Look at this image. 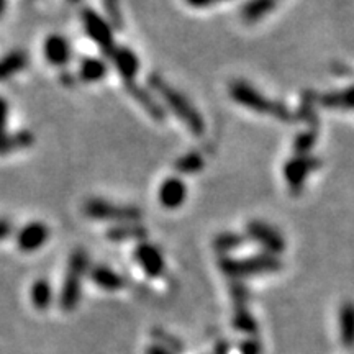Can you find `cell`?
Wrapping results in <instances>:
<instances>
[{
	"mask_svg": "<svg viewBox=\"0 0 354 354\" xmlns=\"http://www.w3.org/2000/svg\"><path fill=\"white\" fill-rule=\"evenodd\" d=\"M149 86L158 92V95L165 100L167 107L174 112V115H177V118L180 122L187 125V128L194 135H203V131H205V122H203L202 115L198 113V110L180 92H177L174 87H171L165 79L159 76H151Z\"/></svg>",
	"mask_w": 354,
	"mask_h": 354,
	"instance_id": "6da1fadb",
	"label": "cell"
},
{
	"mask_svg": "<svg viewBox=\"0 0 354 354\" xmlns=\"http://www.w3.org/2000/svg\"><path fill=\"white\" fill-rule=\"evenodd\" d=\"M230 95L234 102L243 105L245 109L253 110V112L264 113V115H272L277 120L282 122H290L292 115L282 104L269 100L268 97L261 94L259 91H256L253 86L245 81H234L230 86Z\"/></svg>",
	"mask_w": 354,
	"mask_h": 354,
	"instance_id": "7a4b0ae2",
	"label": "cell"
},
{
	"mask_svg": "<svg viewBox=\"0 0 354 354\" xmlns=\"http://www.w3.org/2000/svg\"><path fill=\"white\" fill-rule=\"evenodd\" d=\"M220 268L228 277L243 279L250 276H258V274L276 272L282 268V263L277 256L264 253L240 259L223 258L220 259Z\"/></svg>",
	"mask_w": 354,
	"mask_h": 354,
	"instance_id": "3957f363",
	"label": "cell"
},
{
	"mask_svg": "<svg viewBox=\"0 0 354 354\" xmlns=\"http://www.w3.org/2000/svg\"><path fill=\"white\" fill-rule=\"evenodd\" d=\"M87 266L88 256L86 251L77 250L71 254L68 276L64 279L63 290H61V305H63V308L71 310L77 305L79 297H81V281Z\"/></svg>",
	"mask_w": 354,
	"mask_h": 354,
	"instance_id": "277c9868",
	"label": "cell"
},
{
	"mask_svg": "<svg viewBox=\"0 0 354 354\" xmlns=\"http://www.w3.org/2000/svg\"><path fill=\"white\" fill-rule=\"evenodd\" d=\"M84 214L95 220H110L118 223H138L141 220V210L131 205H117V203L91 198L84 205Z\"/></svg>",
	"mask_w": 354,
	"mask_h": 354,
	"instance_id": "5b68a950",
	"label": "cell"
},
{
	"mask_svg": "<svg viewBox=\"0 0 354 354\" xmlns=\"http://www.w3.org/2000/svg\"><path fill=\"white\" fill-rule=\"evenodd\" d=\"M82 24L87 37L91 38L102 51L107 53V55H112V51L115 50L113 32L109 21L102 19L97 12L86 8V10L82 12Z\"/></svg>",
	"mask_w": 354,
	"mask_h": 354,
	"instance_id": "8992f818",
	"label": "cell"
},
{
	"mask_svg": "<svg viewBox=\"0 0 354 354\" xmlns=\"http://www.w3.org/2000/svg\"><path fill=\"white\" fill-rule=\"evenodd\" d=\"M246 233L251 240L258 243L266 250V253L279 256L286 250V241L282 234L269 223L261 220H253L246 225Z\"/></svg>",
	"mask_w": 354,
	"mask_h": 354,
	"instance_id": "52a82bcc",
	"label": "cell"
},
{
	"mask_svg": "<svg viewBox=\"0 0 354 354\" xmlns=\"http://www.w3.org/2000/svg\"><path fill=\"white\" fill-rule=\"evenodd\" d=\"M318 166L317 159H312L310 156H295L290 161L286 162L284 166V177L287 180V185L294 194H299L304 189L305 180L310 172H312Z\"/></svg>",
	"mask_w": 354,
	"mask_h": 354,
	"instance_id": "ba28073f",
	"label": "cell"
},
{
	"mask_svg": "<svg viewBox=\"0 0 354 354\" xmlns=\"http://www.w3.org/2000/svg\"><path fill=\"white\" fill-rule=\"evenodd\" d=\"M50 240V228L43 221H33L26 225L17 234V245L24 253H35Z\"/></svg>",
	"mask_w": 354,
	"mask_h": 354,
	"instance_id": "9c48e42d",
	"label": "cell"
},
{
	"mask_svg": "<svg viewBox=\"0 0 354 354\" xmlns=\"http://www.w3.org/2000/svg\"><path fill=\"white\" fill-rule=\"evenodd\" d=\"M135 259L140 268L148 274L149 277H159L165 272L166 263L165 256L154 245L149 243H140L135 250Z\"/></svg>",
	"mask_w": 354,
	"mask_h": 354,
	"instance_id": "30bf717a",
	"label": "cell"
},
{
	"mask_svg": "<svg viewBox=\"0 0 354 354\" xmlns=\"http://www.w3.org/2000/svg\"><path fill=\"white\" fill-rule=\"evenodd\" d=\"M159 202L166 209H177L185 202L187 197V187H185L184 180L179 177H167L165 183L159 187Z\"/></svg>",
	"mask_w": 354,
	"mask_h": 354,
	"instance_id": "8fae6325",
	"label": "cell"
},
{
	"mask_svg": "<svg viewBox=\"0 0 354 354\" xmlns=\"http://www.w3.org/2000/svg\"><path fill=\"white\" fill-rule=\"evenodd\" d=\"M110 56H112L115 69L120 73V76L125 79V82L130 84L135 81L136 74H138L140 71L138 56H136L131 50H128V48H123V46L115 48Z\"/></svg>",
	"mask_w": 354,
	"mask_h": 354,
	"instance_id": "7c38bea8",
	"label": "cell"
},
{
	"mask_svg": "<svg viewBox=\"0 0 354 354\" xmlns=\"http://www.w3.org/2000/svg\"><path fill=\"white\" fill-rule=\"evenodd\" d=\"M44 56L53 66H66L71 59L69 41L61 35H50L44 41Z\"/></svg>",
	"mask_w": 354,
	"mask_h": 354,
	"instance_id": "4fadbf2b",
	"label": "cell"
},
{
	"mask_svg": "<svg viewBox=\"0 0 354 354\" xmlns=\"http://www.w3.org/2000/svg\"><path fill=\"white\" fill-rule=\"evenodd\" d=\"M91 279L95 282L100 289L115 292L120 290L125 286V281L118 272H115L113 269L107 268V266H95L91 271Z\"/></svg>",
	"mask_w": 354,
	"mask_h": 354,
	"instance_id": "5bb4252c",
	"label": "cell"
},
{
	"mask_svg": "<svg viewBox=\"0 0 354 354\" xmlns=\"http://www.w3.org/2000/svg\"><path fill=\"white\" fill-rule=\"evenodd\" d=\"M127 88H128V92L135 97L136 102H138L141 107H143L146 112L151 115V118H154V120H158V122L165 120V115H166L165 110H162L161 105H158V102L153 99V95L149 94V92H146L145 88L135 86L133 82L127 84Z\"/></svg>",
	"mask_w": 354,
	"mask_h": 354,
	"instance_id": "9a60e30c",
	"label": "cell"
},
{
	"mask_svg": "<svg viewBox=\"0 0 354 354\" xmlns=\"http://www.w3.org/2000/svg\"><path fill=\"white\" fill-rule=\"evenodd\" d=\"M339 338L346 348L354 346V304L346 302L339 308Z\"/></svg>",
	"mask_w": 354,
	"mask_h": 354,
	"instance_id": "2e32d148",
	"label": "cell"
},
{
	"mask_svg": "<svg viewBox=\"0 0 354 354\" xmlns=\"http://www.w3.org/2000/svg\"><path fill=\"white\" fill-rule=\"evenodd\" d=\"M107 74V64L99 57H86L79 66V76L84 82H99Z\"/></svg>",
	"mask_w": 354,
	"mask_h": 354,
	"instance_id": "e0dca14e",
	"label": "cell"
},
{
	"mask_svg": "<svg viewBox=\"0 0 354 354\" xmlns=\"http://www.w3.org/2000/svg\"><path fill=\"white\" fill-rule=\"evenodd\" d=\"M274 7H276V0H248L241 8V17L248 24H253L268 15Z\"/></svg>",
	"mask_w": 354,
	"mask_h": 354,
	"instance_id": "ac0fdd59",
	"label": "cell"
},
{
	"mask_svg": "<svg viewBox=\"0 0 354 354\" xmlns=\"http://www.w3.org/2000/svg\"><path fill=\"white\" fill-rule=\"evenodd\" d=\"M148 234L145 227L140 223H120L110 228L107 236L112 241H127V240H143Z\"/></svg>",
	"mask_w": 354,
	"mask_h": 354,
	"instance_id": "d6986e66",
	"label": "cell"
},
{
	"mask_svg": "<svg viewBox=\"0 0 354 354\" xmlns=\"http://www.w3.org/2000/svg\"><path fill=\"white\" fill-rule=\"evenodd\" d=\"M28 63V57H26L21 51L10 53L0 61V81H6V79L15 76L17 73H20Z\"/></svg>",
	"mask_w": 354,
	"mask_h": 354,
	"instance_id": "ffe728a7",
	"label": "cell"
},
{
	"mask_svg": "<svg viewBox=\"0 0 354 354\" xmlns=\"http://www.w3.org/2000/svg\"><path fill=\"white\" fill-rule=\"evenodd\" d=\"M322 104L323 107L328 109H354V87L325 95L322 99Z\"/></svg>",
	"mask_w": 354,
	"mask_h": 354,
	"instance_id": "44dd1931",
	"label": "cell"
},
{
	"mask_svg": "<svg viewBox=\"0 0 354 354\" xmlns=\"http://www.w3.org/2000/svg\"><path fill=\"white\" fill-rule=\"evenodd\" d=\"M203 166H205V161H203L202 154L197 151L185 154V156L179 158L174 162L176 171L180 172V174H196V172H201L203 169Z\"/></svg>",
	"mask_w": 354,
	"mask_h": 354,
	"instance_id": "7402d4cb",
	"label": "cell"
},
{
	"mask_svg": "<svg viewBox=\"0 0 354 354\" xmlns=\"http://www.w3.org/2000/svg\"><path fill=\"white\" fill-rule=\"evenodd\" d=\"M51 297H53V292H51V286L48 284V281L39 279V281L35 282L32 289V299H33V304L37 305L38 308H46L48 305L51 304Z\"/></svg>",
	"mask_w": 354,
	"mask_h": 354,
	"instance_id": "603a6c76",
	"label": "cell"
},
{
	"mask_svg": "<svg viewBox=\"0 0 354 354\" xmlns=\"http://www.w3.org/2000/svg\"><path fill=\"white\" fill-rule=\"evenodd\" d=\"M233 325L236 326L240 331H245L248 335H254L256 331H258V323L253 317H251V313L248 312L245 307H240L236 310V313H234V318H233Z\"/></svg>",
	"mask_w": 354,
	"mask_h": 354,
	"instance_id": "cb8c5ba5",
	"label": "cell"
},
{
	"mask_svg": "<svg viewBox=\"0 0 354 354\" xmlns=\"http://www.w3.org/2000/svg\"><path fill=\"white\" fill-rule=\"evenodd\" d=\"M245 243V236L236 233H221L215 238L214 246L216 248V251L220 253H227V251L236 250L238 246H241Z\"/></svg>",
	"mask_w": 354,
	"mask_h": 354,
	"instance_id": "d4e9b609",
	"label": "cell"
},
{
	"mask_svg": "<svg viewBox=\"0 0 354 354\" xmlns=\"http://www.w3.org/2000/svg\"><path fill=\"white\" fill-rule=\"evenodd\" d=\"M317 140V133L313 130L300 133V135L294 141V151L297 156H308L310 149L313 148Z\"/></svg>",
	"mask_w": 354,
	"mask_h": 354,
	"instance_id": "484cf974",
	"label": "cell"
},
{
	"mask_svg": "<svg viewBox=\"0 0 354 354\" xmlns=\"http://www.w3.org/2000/svg\"><path fill=\"white\" fill-rule=\"evenodd\" d=\"M104 8L107 12L110 24L115 28H123V17L120 10V0H104Z\"/></svg>",
	"mask_w": 354,
	"mask_h": 354,
	"instance_id": "4316f807",
	"label": "cell"
},
{
	"mask_svg": "<svg viewBox=\"0 0 354 354\" xmlns=\"http://www.w3.org/2000/svg\"><path fill=\"white\" fill-rule=\"evenodd\" d=\"M240 351L241 354H261L263 348H261V344L256 339H248L240 346Z\"/></svg>",
	"mask_w": 354,
	"mask_h": 354,
	"instance_id": "83f0119b",
	"label": "cell"
},
{
	"mask_svg": "<svg viewBox=\"0 0 354 354\" xmlns=\"http://www.w3.org/2000/svg\"><path fill=\"white\" fill-rule=\"evenodd\" d=\"M8 118V104L7 100L0 99V133H3V128L7 125Z\"/></svg>",
	"mask_w": 354,
	"mask_h": 354,
	"instance_id": "f1b7e54d",
	"label": "cell"
},
{
	"mask_svg": "<svg viewBox=\"0 0 354 354\" xmlns=\"http://www.w3.org/2000/svg\"><path fill=\"white\" fill-rule=\"evenodd\" d=\"M12 233V225L7 220H0V241L6 240L8 234Z\"/></svg>",
	"mask_w": 354,
	"mask_h": 354,
	"instance_id": "f546056e",
	"label": "cell"
},
{
	"mask_svg": "<svg viewBox=\"0 0 354 354\" xmlns=\"http://www.w3.org/2000/svg\"><path fill=\"white\" fill-rule=\"evenodd\" d=\"M215 0H185V3H189L190 7L194 8H203V7H209L214 3Z\"/></svg>",
	"mask_w": 354,
	"mask_h": 354,
	"instance_id": "4dcf8cb0",
	"label": "cell"
},
{
	"mask_svg": "<svg viewBox=\"0 0 354 354\" xmlns=\"http://www.w3.org/2000/svg\"><path fill=\"white\" fill-rule=\"evenodd\" d=\"M146 354H172V351L166 349L165 346H159V344H151V346L146 349Z\"/></svg>",
	"mask_w": 354,
	"mask_h": 354,
	"instance_id": "1f68e13d",
	"label": "cell"
},
{
	"mask_svg": "<svg viewBox=\"0 0 354 354\" xmlns=\"http://www.w3.org/2000/svg\"><path fill=\"white\" fill-rule=\"evenodd\" d=\"M6 7H7V0H0V17H2L3 12H6Z\"/></svg>",
	"mask_w": 354,
	"mask_h": 354,
	"instance_id": "d6a6232c",
	"label": "cell"
},
{
	"mask_svg": "<svg viewBox=\"0 0 354 354\" xmlns=\"http://www.w3.org/2000/svg\"><path fill=\"white\" fill-rule=\"evenodd\" d=\"M218 2H227V0H218Z\"/></svg>",
	"mask_w": 354,
	"mask_h": 354,
	"instance_id": "836d02e7",
	"label": "cell"
}]
</instances>
